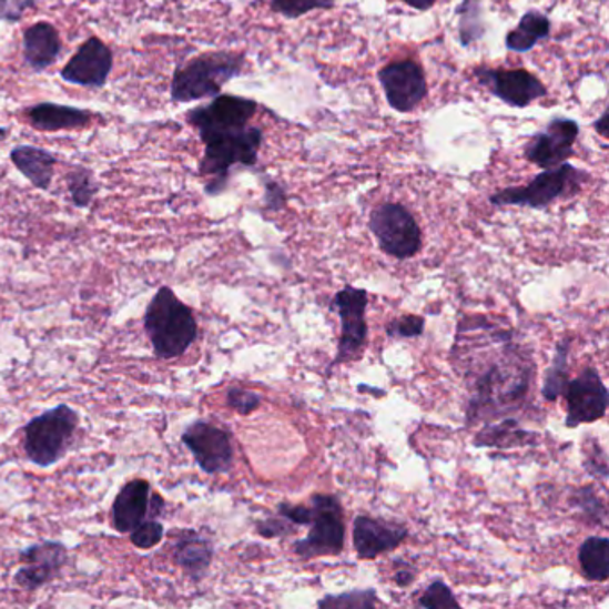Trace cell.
Here are the masks:
<instances>
[{"label":"cell","instance_id":"6da1fadb","mask_svg":"<svg viewBox=\"0 0 609 609\" xmlns=\"http://www.w3.org/2000/svg\"><path fill=\"white\" fill-rule=\"evenodd\" d=\"M450 363L467 388L468 427L511 417L526 406L535 379V359L511 327L488 316H463Z\"/></svg>","mask_w":609,"mask_h":609},{"label":"cell","instance_id":"7a4b0ae2","mask_svg":"<svg viewBox=\"0 0 609 609\" xmlns=\"http://www.w3.org/2000/svg\"><path fill=\"white\" fill-rule=\"evenodd\" d=\"M201 138L204 154L199 161V174L206 179L210 197L225 192L234 166H254L263 145V131L260 128L225 129Z\"/></svg>","mask_w":609,"mask_h":609},{"label":"cell","instance_id":"3957f363","mask_svg":"<svg viewBox=\"0 0 609 609\" xmlns=\"http://www.w3.org/2000/svg\"><path fill=\"white\" fill-rule=\"evenodd\" d=\"M145 333L161 359L183 356L197 339L199 327L192 307L179 301L169 286L158 290L143 316Z\"/></svg>","mask_w":609,"mask_h":609},{"label":"cell","instance_id":"277c9868","mask_svg":"<svg viewBox=\"0 0 609 609\" xmlns=\"http://www.w3.org/2000/svg\"><path fill=\"white\" fill-rule=\"evenodd\" d=\"M245 55L236 52L216 51L193 58L175 69L170 83V99L184 102L204 101L221 95L222 88L231 79L242 75Z\"/></svg>","mask_w":609,"mask_h":609},{"label":"cell","instance_id":"5b68a950","mask_svg":"<svg viewBox=\"0 0 609 609\" xmlns=\"http://www.w3.org/2000/svg\"><path fill=\"white\" fill-rule=\"evenodd\" d=\"M79 415L67 404L32 418L23 433L26 454L38 467H51L63 458L78 429Z\"/></svg>","mask_w":609,"mask_h":609},{"label":"cell","instance_id":"8992f818","mask_svg":"<svg viewBox=\"0 0 609 609\" xmlns=\"http://www.w3.org/2000/svg\"><path fill=\"white\" fill-rule=\"evenodd\" d=\"M582 179H588L587 172L576 169L570 163H561L555 169H546L536 175L526 186H511L491 193L494 206H520L544 210L558 199L570 197L581 189Z\"/></svg>","mask_w":609,"mask_h":609},{"label":"cell","instance_id":"52a82bcc","mask_svg":"<svg viewBox=\"0 0 609 609\" xmlns=\"http://www.w3.org/2000/svg\"><path fill=\"white\" fill-rule=\"evenodd\" d=\"M312 529L306 538L294 544L295 556L301 559L339 556L345 549V514L338 495L313 494Z\"/></svg>","mask_w":609,"mask_h":609},{"label":"cell","instance_id":"ba28073f","mask_svg":"<svg viewBox=\"0 0 609 609\" xmlns=\"http://www.w3.org/2000/svg\"><path fill=\"white\" fill-rule=\"evenodd\" d=\"M368 230L386 256L409 260L422 251L420 225L399 202H385L372 211Z\"/></svg>","mask_w":609,"mask_h":609},{"label":"cell","instance_id":"9c48e42d","mask_svg":"<svg viewBox=\"0 0 609 609\" xmlns=\"http://www.w3.org/2000/svg\"><path fill=\"white\" fill-rule=\"evenodd\" d=\"M367 306V290L345 286L333 297L331 309L338 315L342 331H339L335 359L327 367V376H331V372L338 365L354 362L362 356L368 339Z\"/></svg>","mask_w":609,"mask_h":609},{"label":"cell","instance_id":"30bf717a","mask_svg":"<svg viewBox=\"0 0 609 609\" xmlns=\"http://www.w3.org/2000/svg\"><path fill=\"white\" fill-rule=\"evenodd\" d=\"M564 397L567 400L565 427L568 429H576L581 424H596L608 412V386L596 367L582 368L576 379L568 380Z\"/></svg>","mask_w":609,"mask_h":609},{"label":"cell","instance_id":"8fae6325","mask_svg":"<svg viewBox=\"0 0 609 609\" xmlns=\"http://www.w3.org/2000/svg\"><path fill=\"white\" fill-rule=\"evenodd\" d=\"M183 444L192 450L202 473H230L234 463L233 444L230 433L222 427L213 426L211 422L195 420L184 429L181 436Z\"/></svg>","mask_w":609,"mask_h":609},{"label":"cell","instance_id":"7c38bea8","mask_svg":"<svg viewBox=\"0 0 609 609\" xmlns=\"http://www.w3.org/2000/svg\"><path fill=\"white\" fill-rule=\"evenodd\" d=\"M257 111V102L238 95H216L210 104L197 105L184 119L197 131L199 136L225 129L251 125Z\"/></svg>","mask_w":609,"mask_h":609},{"label":"cell","instance_id":"4fadbf2b","mask_svg":"<svg viewBox=\"0 0 609 609\" xmlns=\"http://www.w3.org/2000/svg\"><path fill=\"white\" fill-rule=\"evenodd\" d=\"M385 90L389 108L399 113H412L427 97L426 72L415 60H400L386 64L377 74Z\"/></svg>","mask_w":609,"mask_h":609},{"label":"cell","instance_id":"5bb4252c","mask_svg":"<svg viewBox=\"0 0 609 609\" xmlns=\"http://www.w3.org/2000/svg\"><path fill=\"white\" fill-rule=\"evenodd\" d=\"M474 78L491 95L511 108H527L538 99L547 97L546 84L524 69H477Z\"/></svg>","mask_w":609,"mask_h":609},{"label":"cell","instance_id":"9a60e30c","mask_svg":"<svg viewBox=\"0 0 609 609\" xmlns=\"http://www.w3.org/2000/svg\"><path fill=\"white\" fill-rule=\"evenodd\" d=\"M113 51L97 37L88 38L61 70L64 83L75 87L104 88L113 70Z\"/></svg>","mask_w":609,"mask_h":609},{"label":"cell","instance_id":"2e32d148","mask_svg":"<svg viewBox=\"0 0 609 609\" xmlns=\"http://www.w3.org/2000/svg\"><path fill=\"white\" fill-rule=\"evenodd\" d=\"M578 138L579 124L576 120L555 119L546 131L536 133L531 142L527 143V161L544 170L567 163L574 154Z\"/></svg>","mask_w":609,"mask_h":609},{"label":"cell","instance_id":"e0dca14e","mask_svg":"<svg viewBox=\"0 0 609 609\" xmlns=\"http://www.w3.org/2000/svg\"><path fill=\"white\" fill-rule=\"evenodd\" d=\"M165 509V500L161 495L151 494V483L145 479H134L116 495L111 520L119 532H131L148 518H158Z\"/></svg>","mask_w":609,"mask_h":609},{"label":"cell","instance_id":"ac0fdd59","mask_svg":"<svg viewBox=\"0 0 609 609\" xmlns=\"http://www.w3.org/2000/svg\"><path fill=\"white\" fill-rule=\"evenodd\" d=\"M408 527L388 522L383 518L359 515L354 518L353 544L359 559H376L399 549L408 538Z\"/></svg>","mask_w":609,"mask_h":609},{"label":"cell","instance_id":"d6986e66","mask_svg":"<svg viewBox=\"0 0 609 609\" xmlns=\"http://www.w3.org/2000/svg\"><path fill=\"white\" fill-rule=\"evenodd\" d=\"M67 558H69L67 549L58 541H45V544L28 547L20 555L23 567L14 574V582L23 590H38L61 572Z\"/></svg>","mask_w":609,"mask_h":609},{"label":"cell","instance_id":"ffe728a7","mask_svg":"<svg viewBox=\"0 0 609 609\" xmlns=\"http://www.w3.org/2000/svg\"><path fill=\"white\" fill-rule=\"evenodd\" d=\"M29 124L42 133H55V131H75L92 124V111L81 110L74 105L54 104V102H40L23 111Z\"/></svg>","mask_w":609,"mask_h":609},{"label":"cell","instance_id":"44dd1931","mask_svg":"<svg viewBox=\"0 0 609 609\" xmlns=\"http://www.w3.org/2000/svg\"><path fill=\"white\" fill-rule=\"evenodd\" d=\"M61 54V38L51 22H37L23 31V60L29 69H51Z\"/></svg>","mask_w":609,"mask_h":609},{"label":"cell","instance_id":"7402d4cb","mask_svg":"<svg viewBox=\"0 0 609 609\" xmlns=\"http://www.w3.org/2000/svg\"><path fill=\"white\" fill-rule=\"evenodd\" d=\"M540 436L527 432L520 426V422L514 417L499 418V420L486 422L481 429L474 436V447L483 449H520V447H535Z\"/></svg>","mask_w":609,"mask_h":609},{"label":"cell","instance_id":"603a6c76","mask_svg":"<svg viewBox=\"0 0 609 609\" xmlns=\"http://www.w3.org/2000/svg\"><path fill=\"white\" fill-rule=\"evenodd\" d=\"M213 541L197 531H183L174 546V559L193 581H201L213 561Z\"/></svg>","mask_w":609,"mask_h":609},{"label":"cell","instance_id":"cb8c5ba5","mask_svg":"<svg viewBox=\"0 0 609 609\" xmlns=\"http://www.w3.org/2000/svg\"><path fill=\"white\" fill-rule=\"evenodd\" d=\"M10 158L14 169L19 170L34 189H51L55 165H58L54 154L32 145H19L11 151Z\"/></svg>","mask_w":609,"mask_h":609},{"label":"cell","instance_id":"d4e9b609","mask_svg":"<svg viewBox=\"0 0 609 609\" xmlns=\"http://www.w3.org/2000/svg\"><path fill=\"white\" fill-rule=\"evenodd\" d=\"M550 37V20L538 11H527L517 28L506 37V47L514 52H529Z\"/></svg>","mask_w":609,"mask_h":609},{"label":"cell","instance_id":"484cf974","mask_svg":"<svg viewBox=\"0 0 609 609\" xmlns=\"http://www.w3.org/2000/svg\"><path fill=\"white\" fill-rule=\"evenodd\" d=\"M579 567L588 581L609 579V540L606 536H588L578 552Z\"/></svg>","mask_w":609,"mask_h":609},{"label":"cell","instance_id":"4316f807","mask_svg":"<svg viewBox=\"0 0 609 609\" xmlns=\"http://www.w3.org/2000/svg\"><path fill=\"white\" fill-rule=\"evenodd\" d=\"M568 356H570V338H564L556 345L555 357L550 367L547 368L541 395L547 403H556L564 397L565 388L568 385Z\"/></svg>","mask_w":609,"mask_h":609},{"label":"cell","instance_id":"83f0119b","mask_svg":"<svg viewBox=\"0 0 609 609\" xmlns=\"http://www.w3.org/2000/svg\"><path fill=\"white\" fill-rule=\"evenodd\" d=\"M574 508L581 511V517L588 526L606 527L608 522V509H606L605 500L600 499L593 486H581L576 488L572 495Z\"/></svg>","mask_w":609,"mask_h":609},{"label":"cell","instance_id":"f1b7e54d","mask_svg":"<svg viewBox=\"0 0 609 609\" xmlns=\"http://www.w3.org/2000/svg\"><path fill=\"white\" fill-rule=\"evenodd\" d=\"M459 42L470 47L485 34L481 20V2L479 0H463L459 6Z\"/></svg>","mask_w":609,"mask_h":609},{"label":"cell","instance_id":"f546056e","mask_svg":"<svg viewBox=\"0 0 609 609\" xmlns=\"http://www.w3.org/2000/svg\"><path fill=\"white\" fill-rule=\"evenodd\" d=\"M316 606L321 609H372L379 606V599H377V591L368 588V590L345 591L339 596L331 593L318 600Z\"/></svg>","mask_w":609,"mask_h":609},{"label":"cell","instance_id":"4dcf8cb0","mask_svg":"<svg viewBox=\"0 0 609 609\" xmlns=\"http://www.w3.org/2000/svg\"><path fill=\"white\" fill-rule=\"evenodd\" d=\"M70 199L75 207H88L92 204L97 193V184L90 170L84 166H75L67 177Z\"/></svg>","mask_w":609,"mask_h":609},{"label":"cell","instance_id":"1f68e13d","mask_svg":"<svg viewBox=\"0 0 609 609\" xmlns=\"http://www.w3.org/2000/svg\"><path fill=\"white\" fill-rule=\"evenodd\" d=\"M417 606L424 609L461 608L459 600L444 579H435L418 597Z\"/></svg>","mask_w":609,"mask_h":609},{"label":"cell","instance_id":"d6a6232c","mask_svg":"<svg viewBox=\"0 0 609 609\" xmlns=\"http://www.w3.org/2000/svg\"><path fill=\"white\" fill-rule=\"evenodd\" d=\"M336 0H272L271 10L286 19H298L315 10H331Z\"/></svg>","mask_w":609,"mask_h":609},{"label":"cell","instance_id":"836d02e7","mask_svg":"<svg viewBox=\"0 0 609 609\" xmlns=\"http://www.w3.org/2000/svg\"><path fill=\"white\" fill-rule=\"evenodd\" d=\"M129 535H131V541H133L136 549L149 550L154 549L163 540L165 529H163V524L158 518L151 517L143 520L140 526L134 527Z\"/></svg>","mask_w":609,"mask_h":609},{"label":"cell","instance_id":"e575fe53","mask_svg":"<svg viewBox=\"0 0 609 609\" xmlns=\"http://www.w3.org/2000/svg\"><path fill=\"white\" fill-rule=\"evenodd\" d=\"M426 329V321L418 315H403L399 318H394L386 327V335L389 338H418L424 335Z\"/></svg>","mask_w":609,"mask_h":609},{"label":"cell","instance_id":"d590c367","mask_svg":"<svg viewBox=\"0 0 609 609\" xmlns=\"http://www.w3.org/2000/svg\"><path fill=\"white\" fill-rule=\"evenodd\" d=\"M225 399H227V406L234 409V412L240 413V415H251L263 403L262 395L251 392V389L238 388V386L231 388Z\"/></svg>","mask_w":609,"mask_h":609},{"label":"cell","instance_id":"8d00e7d4","mask_svg":"<svg viewBox=\"0 0 609 609\" xmlns=\"http://www.w3.org/2000/svg\"><path fill=\"white\" fill-rule=\"evenodd\" d=\"M256 532L263 538H284V536H292L297 532V527L294 524L288 522L284 517L265 518V520H257Z\"/></svg>","mask_w":609,"mask_h":609},{"label":"cell","instance_id":"74e56055","mask_svg":"<svg viewBox=\"0 0 609 609\" xmlns=\"http://www.w3.org/2000/svg\"><path fill=\"white\" fill-rule=\"evenodd\" d=\"M585 468L591 477H599L602 481L608 479V458L599 441L591 444V450H587V458H585Z\"/></svg>","mask_w":609,"mask_h":609},{"label":"cell","instance_id":"f35d334b","mask_svg":"<svg viewBox=\"0 0 609 609\" xmlns=\"http://www.w3.org/2000/svg\"><path fill=\"white\" fill-rule=\"evenodd\" d=\"M277 515L286 518L294 526L303 527L312 524V506L292 505V503H280Z\"/></svg>","mask_w":609,"mask_h":609},{"label":"cell","instance_id":"ab89813d","mask_svg":"<svg viewBox=\"0 0 609 609\" xmlns=\"http://www.w3.org/2000/svg\"><path fill=\"white\" fill-rule=\"evenodd\" d=\"M34 4V0H0V20L17 22Z\"/></svg>","mask_w":609,"mask_h":609},{"label":"cell","instance_id":"60d3db41","mask_svg":"<svg viewBox=\"0 0 609 609\" xmlns=\"http://www.w3.org/2000/svg\"><path fill=\"white\" fill-rule=\"evenodd\" d=\"M286 206V192H284L283 186L280 183H274V181H266L265 184V207L266 211L283 210Z\"/></svg>","mask_w":609,"mask_h":609},{"label":"cell","instance_id":"b9f144b4","mask_svg":"<svg viewBox=\"0 0 609 609\" xmlns=\"http://www.w3.org/2000/svg\"><path fill=\"white\" fill-rule=\"evenodd\" d=\"M403 564V561H400ZM415 568L412 565L403 564V567L397 568L394 574V582L399 588H408L413 581H415Z\"/></svg>","mask_w":609,"mask_h":609},{"label":"cell","instance_id":"7bdbcfd3","mask_svg":"<svg viewBox=\"0 0 609 609\" xmlns=\"http://www.w3.org/2000/svg\"><path fill=\"white\" fill-rule=\"evenodd\" d=\"M404 4H408L413 10L427 11L432 10L436 4V0H403Z\"/></svg>","mask_w":609,"mask_h":609},{"label":"cell","instance_id":"ee69618b","mask_svg":"<svg viewBox=\"0 0 609 609\" xmlns=\"http://www.w3.org/2000/svg\"><path fill=\"white\" fill-rule=\"evenodd\" d=\"M608 119H609V111L605 110L602 111V115H600L599 120H597L596 122V131L602 138H608Z\"/></svg>","mask_w":609,"mask_h":609},{"label":"cell","instance_id":"f6af8a7d","mask_svg":"<svg viewBox=\"0 0 609 609\" xmlns=\"http://www.w3.org/2000/svg\"><path fill=\"white\" fill-rule=\"evenodd\" d=\"M359 392H374L376 394V397H385V392L383 389H374L371 388V386H359Z\"/></svg>","mask_w":609,"mask_h":609}]
</instances>
